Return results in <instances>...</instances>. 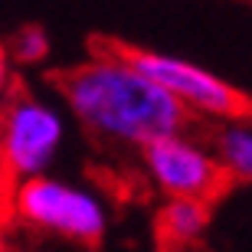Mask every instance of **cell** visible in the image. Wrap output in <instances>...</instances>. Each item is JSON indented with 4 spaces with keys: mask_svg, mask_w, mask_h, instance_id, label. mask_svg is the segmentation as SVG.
I'll return each instance as SVG.
<instances>
[{
    "mask_svg": "<svg viewBox=\"0 0 252 252\" xmlns=\"http://www.w3.org/2000/svg\"><path fill=\"white\" fill-rule=\"evenodd\" d=\"M141 167L167 200L184 196V200L213 203L229 187L210 144L200 138H190L187 131L148 144L141 151Z\"/></svg>",
    "mask_w": 252,
    "mask_h": 252,
    "instance_id": "cell-5",
    "label": "cell"
},
{
    "mask_svg": "<svg viewBox=\"0 0 252 252\" xmlns=\"http://www.w3.org/2000/svg\"><path fill=\"white\" fill-rule=\"evenodd\" d=\"M65 138L63 115L43 98L10 95L0 108V170L13 184L43 177Z\"/></svg>",
    "mask_w": 252,
    "mask_h": 252,
    "instance_id": "cell-3",
    "label": "cell"
},
{
    "mask_svg": "<svg viewBox=\"0 0 252 252\" xmlns=\"http://www.w3.org/2000/svg\"><path fill=\"white\" fill-rule=\"evenodd\" d=\"M164 252H190V249H164Z\"/></svg>",
    "mask_w": 252,
    "mask_h": 252,
    "instance_id": "cell-12",
    "label": "cell"
},
{
    "mask_svg": "<svg viewBox=\"0 0 252 252\" xmlns=\"http://www.w3.org/2000/svg\"><path fill=\"white\" fill-rule=\"evenodd\" d=\"M0 252H10V236H7V216H0Z\"/></svg>",
    "mask_w": 252,
    "mask_h": 252,
    "instance_id": "cell-11",
    "label": "cell"
},
{
    "mask_svg": "<svg viewBox=\"0 0 252 252\" xmlns=\"http://www.w3.org/2000/svg\"><path fill=\"white\" fill-rule=\"evenodd\" d=\"M7 56L17 59L23 65H39L49 56V36L43 27H20L13 36H10Z\"/></svg>",
    "mask_w": 252,
    "mask_h": 252,
    "instance_id": "cell-8",
    "label": "cell"
},
{
    "mask_svg": "<svg viewBox=\"0 0 252 252\" xmlns=\"http://www.w3.org/2000/svg\"><path fill=\"white\" fill-rule=\"evenodd\" d=\"M10 216L79 246L102 243V236L108 233V206L102 196L89 187L49 177V174L13 184Z\"/></svg>",
    "mask_w": 252,
    "mask_h": 252,
    "instance_id": "cell-2",
    "label": "cell"
},
{
    "mask_svg": "<svg viewBox=\"0 0 252 252\" xmlns=\"http://www.w3.org/2000/svg\"><path fill=\"white\" fill-rule=\"evenodd\" d=\"M59 92L85 131L122 148H148L154 141L184 134L187 108L160 85L141 75L118 46H105L92 59L56 75Z\"/></svg>",
    "mask_w": 252,
    "mask_h": 252,
    "instance_id": "cell-1",
    "label": "cell"
},
{
    "mask_svg": "<svg viewBox=\"0 0 252 252\" xmlns=\"http://www.w3.org/2000/svg\"><path fill=\"white\" fill-rule=\"evenodd\" d=\"M118 53L141 75H148L154 85H160L170 98H177L187 108V115H210V118L226 122V118H243L252 108V102L239 89H233L220 75H213L210 69L190 63V59L154 53V49H138V46H118Z\"/></svg>",
    "mask_w": 252,
    "mask_h": 252,
    "instance_id": "cell-4",
    "label": "cell"
},
{
    "mask_svg": "<svg viewBox=\"0 0 252 252\" xmlns=\"http://www.w3.org/2000/svg\"><path fill=\"white\" fill-rule=\"evenodd\" d=\"M10 82H13V69H10L7 46H3V39H0V105L10 98Z\"/></svg>",
    "mask_w": 252,
    "mask_h": 252,
    "instance_id": "cell-9",
    "label": "cell"
},
{
    "mask_svg": "<svg viewBox=\"0 0 252 252\" xmlns=\"http://www.w3.org/2000/svg\"><path fill=\"white\" fill-rule=\"evenodd\" d=\"M10 193H13V180L0 170V216L10 213Z\"/></svg>",
    "mask_w": 252,
    "mask_h": 252,
    "instance_id": "cell-10",
    "label": "cell"
},
{
    "mask_svg": "<svg viewBox=\"0 0 252 252\" xmlns=\"http://www.w3.org/2000/svg\"><path fill=\"white\" fill-rule=\"evenodd\" d=\"M210 226V203L203 200H164V206L158 210V236L164 249H190L206 236Z\"/></svg>",
    "mask_w": 252,
    "mask_h": 252,
    "instance_id": "cell-7",
    "label": "cell"
},
{
    "mask_svg": "<svg viewBox=\"0 0 252 252\" xmlns=\"http://www.w3.org/2000/svg\"><path fill=\"white\" fill-rule=\"evenodd\" d=\"M216 164L223 170L226 184H252V122L243 118H226L213 131L210 141Z\"/></svg>",
    "mask_w": 252,
    "mask_h": 252,
    "instance_id": "cell-6",
    "label": "cell"
}]
</instances>
